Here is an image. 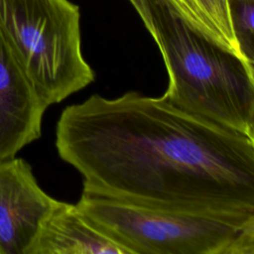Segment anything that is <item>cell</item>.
<instances>
[{
    "mask_svg": "<svg viewBox=\"0 0 254 254\" xmlns=\"http://www.w3.org/2000/svg\"><path fill=\"white\" fill-rule=\"evenodd\" d=\"M61 159L83 190L152 207L247 219L254 212V143L164 95L93 94L66 106Z\"/></svg>",
    "mask_w": 254,
    "mask_h": 254,
    "instance_id": "1",
    "label": "cell"
},
{
    "mask_svg": "<svg viewBox=\"0 0 254 254\" xmlns=\"http://www.w3.org/2000/svg\"><path fill=\"white\" fill-rule=\"evenodd\" d=\"M148 30L165 62L164 96L180 108L250 137L254 70L238 54L192 29L162 0H148Z\"/></svg>",
    "mask_w": 254,
    "mask_h": 254,
    "instance_id": "2",
    "label": "cell"
},
{
    "mask_svg": "<svg viewBox=\"0 0 254 254\" xmlns=\"http://www.w3.org/2000/svg\"><path fill=\"white\" fill-rule=\"evenodd\" d=\"M0 29L48 106L94 80L81 52L79 8L68 0H0Z\"/></svg>",
    "mask_w": 254,
    "mask_h": 254,
    "instance_id": "3",
    "label": "cell"
},
{
    "mask_svg": "<svg viewBox=\"0 0 254 254\" xmlns=\"http://www.w3.org/2000/svg\"><path fill=\"white\" fill-rule=\"evenodd\" d=\"M76 205L126 254H222L249 218L152 207L85 190Z\"/></svg>",
    "mask_w": 254,
    "mask_h": 254,
    "instance_id": "4",
    "label": "cell"
},
{
    "mask_svg": "<svg viewBox=\"0 0 254 254\" xmlns=\"http://www.w3.org/2000/svg\"><path fill=\"white\" fill-rule=\"evenodd\" d=\"M58 201L40 187L26 160H0V254H30Z\"/></svg>",
    "mask_w": 254,
    "mask_h": 254,
    "instance_id": "5",
    "label": "cell"
},
{
    "mask_svg": "<svg viewBox=\"0 0 254 254\" xmlns=\"http://www.w3.org/2000/svg\"><path fill=\"white\" fill-rule=\"evenodd\" d=\"M48 107L0 29V160L41 137Z\"/></svg>",
    "mask_w": 254,
    "mask_h": 254,
    "instance_id": "6",
    "label": "cell"
},
{
    "mask_svg": "<svg viewBox=\"0 0 254 254\" xmlns=\"http://www.w3.org/2000/svg\"><path fill=\"white\" fill-rule=\"evenodd\" d=\"M30 254H126L93 225L76 204L58 201L44 221Z\"/></svg>",
    "mask_w": 254,
    "mask_h": 254,
    "instance_id": "7",
    "label": "cell"
},
{
    "mask_svg": "<svg viewBox=\"0 0 254 254\" xmlns=\"http://www.w3.org/2000/svg\"><path fill=\"white\" fill-rule=\"evenodd\" d=\"M195 31L238 54L230 0H162Z\"/></svg>",
    "mask_w": 254,
    "mask_h": 254,
    "instance_id": "8",
    "label": "cell"
},
{
    "mask_svg": "<svg viewBox=\"0 0 254 254\" xmlns=\"http://www.w3.org/2000/svg\"><path fill=\"white\" fill-rule=\"evenodd\" d=\"M230 9L238 52L254 70V2L230 0Z\"/></svg>",
    "mask_w": 254,
    "mask_h": 254,
    "instance_id": "9",
    "label": "cell"
},
{
    "mask_svg": "<svg viewBox=\"0 0 254 254\" xmlns=\"http://www.w3.org/2000/svg\"><path fill=\"white\" fill-rule=\"evenodd\" d=\"M222 254H254V212L241 226Z\"/></svg>",
    "mask_w": 254,
    "mask_h": 254,
    "instance_id": "10",
    "label": "cell"
},
{
    "mask_svg": "<svg viewBox=\"0 0 254 254\" xmlns=\"http://www.w3.org/2000/svg\"><path fill=\"white\" fill-rule=\"evenodd\" d=\"M129 1L131 2V4L134 6L135 10L139 14L147 30H149L151 28L152 18H151V12H150V6H149L148 0H129Z\"/></svg>",
    "mask_w": 254,
    "mask_h": 254,
    "instance_id": "11",
    "label": "cell"
},
{
    "mask_svg": "<svg viewBox=\"0 0 254 254\" xmlns=\"http://www.w3.org/2000/svg\"><path fill=\"white\" fill-rule=\"evenodd\" d=\"M250 138L252 139V141H253V143H254V125H253V129H252V132H251Z\"/></svg>",
    "mask_w": 254,
    "mask_h": 254,
    "instance_id": "12",
    "label": "cell"
},
{
    "mask_svg": "<svg viewBox=\"0 0 254 254\" xmlns=\"http://www.w3.org/2000/svg\"><path fill=\"white\" fill-rule=\"evenodd\" d=\"M248 1H252V2H254V0H248Z\"/></svg>",
    "mask_w": 254,
    "mask_h": 254,
    "instance_id": "13",
    "label": "cell"
}]
</instances>
